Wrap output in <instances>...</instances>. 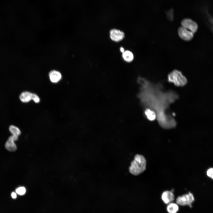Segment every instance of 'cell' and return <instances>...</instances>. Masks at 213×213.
<instances>
[{
    "label": "cell",
    "mask_w": 213,
    "mask_h": 213,
    "mask_svg": "<svg viewBox=\"0 0 213 213\" xmlns=\"http://www.w3.org/2000/svg\"><path fill=\"white\" fill-rule=\"evenodd\" d=\"M146 160L142 155L136 154L131 163L129 171L132 174L137 175L143 172L146 169Z\"/></svg>",
    "instance_id": "6da1fadb"
},
{
    "label": "cell",
    "mask_w": 213,
    "mask_h": 213,
    "mask_svg": "<svg viewBox=\"0 0 213 213\" xmlns=\"http://www.w3.org/2000/svg\"><path fill=\"white\" fill-rule=\"evenodd\" d=\"M168 80L177 86H183L187 82L186 78L182 72L176 70H173L168 75Z\"/></svg>",
    "instance_id": "7a4b0ae2"
},
{
    "label": "cell",
    "mask_w": 213,
    "mask_h": 213,
    "mask_svg": "<svg viewBox=\"0 0 213 213\" xmlns=\"http://www.w3.org/2000/svg\"><path fill=\"white\" fill-rule=\"evenodd\" d=\"M194 200L193 194L189 192L178 196L176 199L175 202L180 206H190L194 202Z\"/></svg>",
    "instance_id": "3957f363"
},
{
    "label": "cell",
    "mask_w": 213,
    "mask_h": 213,
    "mask_svg": "<svg viewBox=\"0 0 213 213\" xmlns=\"http://www.w3.org/2000/svg\"><path fill=\"white\" fill-rule=\"evenodd\" d=\"M182 26L193 33H195L198 29L197 23L189 18H185L181 21Z\"/></svg>",
    "instance_id": "277c9868"
},
{
    "label": "cell",
    "mask_w": 213,
    "mask_h": 213,
    "mask_svg": "<svg viewBox=\"0 0 213 213\" xmlns=\"http://www.w3.org/2000/svg\"><path fill=\"white\" fill-rule=\"evenodd\" d=\"M178 33L180 38L186 41L191 40L194 36L193 33L182 26L178 28Z\"/></svg>",
    "instance_id": "5b68a950"
},
{
    "label": "cell",
    "mask_w": 213,
    "mask_h": 213,
    "mask_svg": "<svg viewBox=\"0 0 213 213\" xmlns=\"http://www.w3.org/2000/svg\"><path fill=\"white\" fill-rule=\"evenodd\" d=\"M18 136L12 135L9 136L5 143V146L6 149L10 152H14L17 149L15 141H17Z\"/></svg>",
    "instance_id": "8992f818"
},
{
    "label": "cell",
    "mask_w": 213,
    "mask_h": 213,
    "mask_svg": "<svg viewBox=\"0 0 213 213\" xmlns=\"http://www.w3.org/2000/svg\"><path fill=\"white\" fill-rule=\"evenodd\" d=\"M110 38L113 41L118 42L122 41L124 38V33L120 30L116 29H111L109 32Z\"/></svg>",
    "instance_id": "52a82bcc"
},
{
    "label": "cell",
    "mask_w": 213,
    "mask_h": 213,
    "mask_svg": "<svg viewBox=\"0 0 213 213\" xmlns=\"http://www.w3.org/2000/svg\"><path fill=\"white\" fill-rule=\"evenodd\" d=\"M161 198L163 202L166 204L174 202L175 199L173 192L169 191H164L161 195Z\"/></svg>",
    "instance_id": "ba28073f"
},
{
    "label": "cell",
    "mask_w": 213,
    "mask_h": 213,
    "mask_svg": "<svg viewBox=\"0 0 213 213\" xmlns=\"http://www.w3.org/2000/svg\"><path fill=\"white\" fill-rule=\"evenodd\" d=\"M35 93H32L28 91L22 92L19 96L20 101L22 102L26 103L33 100Z\"/></svg>",
    "instance_id": "9c48e42d"
},
{
    "label": "cell",
    "mask_w": 213,
    "mask_h": 213,
    "mask_svg": "<svg viewBox=\"0 0 213 213\" xmlns=\"http://www.w3.org/2000/svg\"><path fill=\"white\" fill-rule=\"evenodd\" d=\"M49 77L50 81L52 83H56L61 80L62 76L59 72L55 70H53L49 73Z\"/></svg>",
    "instance_id": "30bf717a"
},
{
    "label": "cell",
    "mask_w": 213,
    "mask_h": 213,
    "mask_svg": "<svg viewBox=\"0 0 213 213\" xmlns=\"http://www.w3.org/2000/svg\"><path fill=\"white\" fill-rule=\"evenodd\" d=\"M179 206L177 203L173 202L167 204L166 210L168 213H177Z\"/></svg>",
    "instance_id": "8fae6325"
},
{
    "label": "cell",
    "mask_w": 213,
    "mask_h": 213,
    "mask_svg": "<svg viewBox=\"0 0 213 213\" xmlns=\"http://www.w3.org/2000/svg\"><path fill=\"white\" fill-rule=\"evenodd\" d=\"M122 57L124 61L128 62H132L134 59L133 53L129 50L125 51L122 53Z\"/></svg>",
    "instance_id": "7c38bea8"
},
{
    "label": "cell",
    "mask_w": 213,
    "mask_h": 213,
    "mask_svg": "<svg viewBox=\"0 0 213 213\" xmlns=\"http://www.w3.org/2000/svg\"><path fill=\"white\" fill-rule=\"evenodd\" d=\"M144 113L147 118L150 121H153L156 117V113L153 110L147 109L145 111Z\"/></svg>",
    "instance_id": "4fadbf2b"
},
{
    "label": "cell",
    "mask_w": 213,
    "mask_h": 213,
    "mask_svg": "<svg viewBox=\"0 0 213 213\" xmlns=\"http://www.w3.org/2000/svg\"><path fill=\"white\" fill-rule=\"evenodd\" d=\"M9 130L12 135L19 137L21 134V132L20 130L15 126L10 125L9 127Z\"/></svg>",
    "instance_id": "5bb4252c"
},
{
    "label": "cell",
    "mask_w": 213,
    "mask_h": 213,
    "mask_svg": "<svg viewBox=\"0 0 213 213\" xmlns=\"http://www.w3.org/2000/svg\"><path fill=\"white\" fill-rule=\"evenodd\" d=\"M26 191V188L24 186H20L17 188L15 190L16 193L20 196L24 195Z\"/></svg>",
    "instance_id": "9a60e30c"
},
{
    "label": "cell",
    "mask_w": 213,
    "mask_h": 213,
    "mask_svg": "<svg viewBox=\"0 0 213 213\" xmlns=\"http://www.w3.org/2000/svg\"><path fill=\"white\" fill-rule=\"evenodd\" d=\"M168 19L170 20H172L173 19V12L172 10L168 11L167 13Z\"/></svg>",
    "instance_id": "2e32d148"
},
{
    "label": "cell",
    "mask_w": 213,
    "mask_h": 213,
    "mask_svg": "<svg viewBox=\"0 0 213 213\" xmlns=\"http://www.w3.org/2000/svg\"><path fill=\"white\" fill-rule=\"evenodd\" d=\"M213 168H210L207 171L206 174L209 177L213 179Z\"/></svg>",
    "instance_id": "e0dca14e"
},
{
    "label": "cell",
    "mask_w": 213,
    "mask_h": 213,
    "mask_svg": "<svg viewBox=\"0 0 213 213\" xmlns=\"http://www.w3.org/2000/svg\"><path fill=\"white\" fill-rule=\"evenodd\" d=\"M11 196L13 199H15L17 198V194L15 192H13L11 193Z\"/></svg>",
    "instance_id": "ac0fdd59"
},
{
    "label": "cell",
    "mask_w": 213,
    "mask_h": 213,
    "mask_svg": "<svg viewBox=\"0 0 213 213\" xmlns=\"http://www.w3.org/2000/svg\"><path fill=\"white\" fill-rule=\"evenodd\" d=\"M120 51L122 53L125 51L124 48L122 47H120Z\"/></svg>",
    "instance_id": "d6986e66"
}]
</instances>
